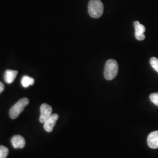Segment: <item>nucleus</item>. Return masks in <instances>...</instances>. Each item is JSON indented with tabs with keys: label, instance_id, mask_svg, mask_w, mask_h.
<instances>
[{
	"label": "nucleus",
	"instance_id": "obj_1",
	"mask_svg": "<svg viewBox=\"0 0 158 158\" xmlns=\"http://www.w3.org/2000/svg\"><path fill=\"white\" fill-rule=\"evenodd\" d=\"M118 65L117 61L114 59H110L107 61L104 68V75L105 79L111 80L114 79L118 74Z\"/></svg>",
	"mask_w": 158,
	"mask_h": 158
},
{
	"label": "nucleus",
	"instance_id": "obj_2",
	"mask_svg": "<svg viewBox=\"0 0 158 158\" xmlns=\"http://www.w3.org/2000/svg\"><path fill=\"white\" fill-rule=\"evenodd\" d=\"M104 11V6L101 0H90L88 5V12L91 17L98 18Z\"/></svg>",
	"mask_w": 158,
	"mask_h": 158
},
{
	"label": "nucleus",
	"instance_id": "obj_3",
	"mask_svg": "<svg viewBox=\"0 0 158 158\" xmlns=\"http://www.w3.org/2000/svg\"><path fill=\"white\" fill-rule=\"evenodd\" d=\"M29 100L27 98H23L17 102L10 110V116L12 119L17 118L22 113L25 107L28 105Z\"/></svg>",
	"mask_w": 158,
	"mask_h": 158
},
{
	"label": "nucleus",
	"instance_id": "obj_4",
	"mask_svg": "<svg viewBox=\"0 0 158 158\" xmlns=\"http://www.w3.org/2000/svg\"><path fill=\"white\" fill-rule=\"evenodd\" d=\"M40 121L41 123L44 124L46 121L52 115V108L47 104H43L40 106Z\"/></svg>",
	"mask_w": 158,
	"mask_h": 158
},
{
	"label": "nucleus",
	"instance_id": "obj_5",
	"mask_svg": "<svg viewBox=\"0 0 158 158\" xmlns=\"http://www.w3.org/2000/svg\"><path fill=\"white\" fill-rule=\"evenodd\" d=\"M135 28V36L136 39L138 40H145V36L144 32L146 31V28L144 25L141 24L139 21H135L134 23Z\"/></svg>",
	"mask_w": 158,
	"mask_h": 158
},
{
	"label": "nucleus",
	"instance_id": "obj_6",
	"mask_svg": "<svg viewBox=\"0 0 158 158\" xmlns=\"http://www.w3.org/2000/svg\"><path fill=\"white\" fill-rule=\"evenodd\" d=\"M59 118V115L57 114H52L51 117L45 121V123L44 124V128L46 132H51L53 127L56 124L57 120Z\"/></svg>",
	"mask_w": 158,
	"mask_h": 158
},
{
	"label": "nucleus",
	"instance_id": "obj_7",
	"mask_svg": "<svg viewBox=\"0 0 158 158\" xmlns=\"http://www.w3.org/2000/svg\"><path fill=\"white\" fill-rule=\"evenodd\" d=\"M148 145L152 149L158 148V131L151 132L147 139Z\"/></svg>",
	"mask_w": 158,
	"mask_h": 158
},
{
	"label": "nucleus",
	"instance_id": "obj_8",
	"mask_svg": "<svg viewBox=\"0 0 158 158\" xmlns=\"http://www.w3.org/2000/svg\"><path fill=\"white\" fill-rule=\"evenodd\" d=\"M12 145L15 149L23 148L25 145V140L22 136L15 135L11 138Z\"/></svg>",
	"mask_w": 158,
	"mask_h": 158
},
{
	"label": "nucleus",
	"instance_id": "obj_9",
	"mask_svg": "<svg viewBox=\"0 0 158 158\" xmlns=\"http://www.w3.org/2000/svg\"><path fill=\"white\" fill-rule=\"evenodd\" d=\"M18 71L12 70H6L4 73V80L6 83H12L17 77Z\"/></svg>",
	"mask_w": 158,
	"mask_h": 158
},
{
	"label": "nucleus",
	"instance_id": "obj_10",
	"mask_svg": "<svg viewBox=\"0 0 158 158\" xmlns=\"http://www.w3.org/2000/svg\"><path fill=\"white\" fill-rule=\"evenodd\" d=\"M35 80L33 78H31L28 76H23L21 80V84L23 87L27 88L28 87L29 85H33L34 84Z\"/></svg>",
	"mask_w": 158,
	"mask_h": 158
},
{
	"label": "nucleus",
	"instance_id": "obj_11",
	"mask_svg": "<svg viewBox=\"0 0 158 158\" xmlns=\"http://www.w3.org/2000/svg\"><path fill=\"white\" fill-rule=\"evenodd\" d=\"M9 151L7 148L4 146H0V158H6L8 155Z\"/></svg>",
	"mask_w": 158,
	"mask_h": 158
},
{
	"label": "nucleus",
	"instance_id": "obj_12",
	"mask_svg": "<svg viewBox=\"0 0 158 158\" xmlns=\"http://www.w3.org/2000/svg\"><path fill=\"white\" fill-rule=\"evenodd\" d=\"M150 64L153 69L158 73V59L155 57H152L150 59Z\"/></svg>",
	"mask_w": 158,
	"mask_h": 158
},
{
	"label": "nucleus",
	"instance_id": "obj_13",
	"mask_svg": "<svg viewBox=\"0 0 158 158\" xmlns=\"http://www.w3.org/2000/svg\"><path fill=\"white\" fill-rule=\"evenodd\" d=\"M149 98L151 102H152L154 104L158 106V93L151 94L149 96Z\"/></svg>",
	"mask_w": 158,
	"mask_h": 158
},
{
	"label": "nucleus",
	"instance_id": "obj_14",
	"mask_svg": "<svg viewBox=\"0 0 158 158\" xmlns=\"http://www.w3.org/2000/svg\"><path fill=\"white\" fill-rule=\"evenodd\" d=\"M4 89H5L4 85H3L2 83H1L0 81V93H1L4 90Z\"/></svg>",
	"mask_w": 158,
	"mask_h": 158
}]
</instances>
